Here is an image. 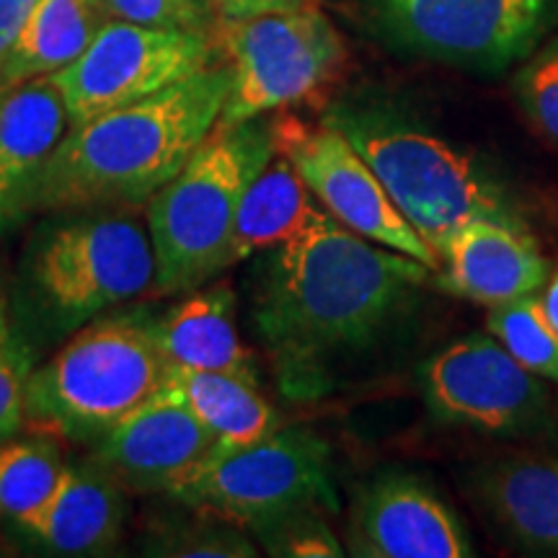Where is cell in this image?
Masks as SVG:
<instances>
[{
  "instance_id": "obj_1",
  "label": "cell",
  "mask_w": 558,
  "mask_h": 558,
  "mask_svg": "<svg viewBox=\"0 0 558 558\" xmlns=\"http://www.w3.org/2000/svg\"><path fill=\"white\" fill-rule=\"evenodd\" d=\"M254 259L251 324L279 390L295 401L329 393L341 362L393 333L432 277L427 264L362 239L329 213Z\"/></svg>"
},
{
  "instance_id": "obj_2",
  "label": "cell",
  "mask_w": 558,
  "mask_h": 558,
  "mask_svg": "<svg viewBox=\"0 0 558 558\" xmlns=\"http://www.w3.org/2000/svg\"><path fill=\"white\" fill-rule=\"evenodd\" d=\"M230 68L209 65L130 107L70 128L45 166L32 213L143 207L220 120Z\"/></svg>"
},
{
  "instance_id": "obj_3",
  "label": "cell",
  "mask_w": 558,
  "mask_h": 558,
  "mask_svg": "<svg viewBox=\"0 0 558 558\" xmlns=\"http://www.w3.org/2000/svg\"><path fill=\"white\" fill-rule=\"evenodd\" d=\"M320 122L365 158L403 220L435 254L469 220L527 228L518 192L492 163L437 135L399 104L352 96L331 104Z\"/></svg>"
},
{
  "instance_id": "obj_4",
  "label": "cell",
  "mask_w": 558,
  "mask_h": 558,
  "mask_svg": "<svg viewBox=\"0 0 558 558\" xmlns=\"http://www.w3.org/2000/svg\"><path fill=\"white\" fill-rule=\"evenodd\" d=\"M275 153V122L267 117L215 124L184 169L153 194V295L192 292L230 267V233L241 197Z\"/></svg>"
},
{
  "instance_id": "obj_5",
  "label": "cell",
  "mask_w": 558,
  "mask_h": 558,
  "mask_svg": "<svg viewBox=\"0 0 558 558\" xmlns=\"http://www.w3.org/2000/svg\"><path fill=\"white\" fill-rule=\"evenodd\" d=\"M169 378L148 311L99 316L26 380L34 432L96 442Z\"/></svg>"
},
{
  "instance_id": "obj_6",
  "label": "cell",
  "mask_w": 558,
  "mask_h": 558,
  "mask_svg": "<svg viewBox=\"0 0 558 558\" xmlns=\"http://www.w3.org/2000/svg\"><path fill=\"white\" fill-rule=\"evenodd\" d=\"M78 213L37 230L24 262L26 300L58 333L145 295L156 279L150 233L132 207Z\"/></svg>"
},
{
  "instance_id": "obj_7",
  "label": "cell",
  "mask_w": 558,
  "mask_h": 558,
  "mask_svg": "<svg viewBox=\"0 0 558 558\" xmlns=\"http://www.w3.org/2000/svg\"><path fill=\"white\" fill-rule=\"evenodd\" d=\"M171 497L248 530L295 509H339L329 442L303 427L218 450Z\"/></svg>"
},
{
  "instance_id": "obj_8",
  "label": "cell",
  "mask_w": 558,
  "mask_h": 558,
  "mask_svg": "<svg viewBox=\"0 0 558 558\" xmlns=\"http://www.w3.org/2000/svg\"><path fill=\"white\" fill-rule=\"evenodd\" d=\"M396 50L499 73L525 60L558 19V0H362Z\"/></svg>"
},
{
  "instance_id": "obj_9",
  "label": "cell",
  "mask_w": 558,
  "mask_h": 558,
  "mask_svg": "<svg viewBox=\"0 0 558 558\" xmlns=\"http://www.w3.org/2000/svg\"><path fill=\"white\" fill-rule=\"evenodd\" d=\"M222 45L230 88L218 124H241L308 99L347 60L344 39L318 9L222 21Z\"/></svg>"
},
{
  "instance_id": "obj_10",
  "label": "cell",
  "mask_w": 558,
  "mask_h": 558,
  "mask_svg": "<svg viewBox=\"0 0 558 558\" xmlns=\"http://www.w3.org/2000/svg\"><path fill=\"white\" fill-rule=\"evenodd\" d=\"M215 65L207 34L107 21L81 58L52 73L70 128L130 107Z\"/></svg>"
},
{
  "instance_id": "obj_11",
  "label": "cell",
  "mask_w": 558,
  "mask_h": 558,
  "mask_svg": "<svg viewBox=\"0 0 558 558\" xmlns=\"http://www.w3.org/2000/svg\"><path fill=\"white\" fill-rule=\"evenodd\" d=\"M418 393L435 422L499 437L550 427L548 390L486 333H471L418 367Z\"/></svg>"
},
{
  "instance_id": "obj_12",
  "label": "cell",
  "mask_w": 558,
  "mask_h": 558,
  "mask_svg": "<svg viewBox=\"0 0 558 558\" xmlns=\"http://www.w3.org/2000/svg\"><path fill=\"white\" fill-rule=\"evenodd\" d=\"M275 145L279 156L295 166L313 197L341 226L427 264L432 271L439 267L435 251L403 220L380 179L341 132L326 122L305 124L295 117H279L275 120Z\"/></svg>"
},
{
  "instance_id": "obj_13",
  "label": "cell",
  "mask_w": 558,
  "mask_h": 558,
  "mask_svg": "<svg viewBox=\"0 0 558 558\" xmlns=\"http://www.w3.org/2000/svg\"><path fill=\"white\" fill-rule=\"evenodd\" d=\"M218 439L169 383L94 442L96 463L132 494H171L215 452Z\"/></svg>"
},
{
  "instance_id": "obj_14",
  "label": "cell",
  "mask_w": 558,
  "mask_h": 558,
  "mask_svg": "<svg viewBox=\"0 0 558 558\" xmlns=\"http://www.w3.org/2000/svg\"><path fill=\"white\" fill-rule=\"evenodd\" d=\"M354 556L469 558L476 554L463 522L418 476L388 471L360 494L352 522Z\"/></svg>"
},
{
  "instance_id": "obj_15",
  "label": "cell",
  "mask_w": 558,
  "mask_h": 558,
  "mask_svg": "<svg viewBox=\"0 0 558 558\" xmlns=\"http://www.w3.org/2000/svg\"><path fill=\"white\" fill-rule=\"evenodd\" d=\"M439 282L473 303L492 305L533 295L548 279V262L530 228L469 220L439 248Z\"/></svg>"
},
{
  "instance_id": "obj_16",
  "label": "cell",
  "mask_w": 558,
  "mask_h": 558,
  "mask_svg": "<svg viewBox=\"0 0 558 558\" xmlns=\"http://www.w3.org/2000/svg\"><path fill=\"white\" fill-rule=\"evenodd\" d=\"M124 520L128 488L88 458L65 465L52 497L13 527L47 554L101 556L117 546Z\"/></svg>"
},
{
  "instance_id": "obj_17",
  "label": "cell",
  "mask_w": 558,
  "mask_h": 558,
  "mask_svg": "<svg viewBox=\"0 0 558 558\" xmlns=\"http://www.w3.org/2000/svg\"><path fill=\"white\" fill-rule=\"evenodd\" d=\"M68 130L50 75L0 90V233L32 215L37 181Z\"/></svg>"
},
{
  "instance_id": "obj_18",
  "label": "cell",
  "mask_w": 558,
  "mask_h": 558,
  "mask_svg": "<svg viewBox=\"0 0 558 558\" xmlns=\"http://www.w3.org/2000/svg\"><path fill=\"white\" fill-rule=\"evenodd\" d=\"M153 326L169 367L228 373L259 383L254 354L241 341L235 295L228 284H202L181 303L153 318Z\"/></svg>"
},
{
  "instance_id": "obj_19",
  "label": "cell",
  "mask_w": 558,
  "mask_h": 558,
  "mask_svg": "<svg viewBox=\"0 0 558 558\" xmlns=\"http://www.w3.org/2000/svg\"><path fill=\"white\" fill-rule=\"evenodd\" d=\"M481 505L518 546L558 556V458L514 456L476 478Z\"/></svg>"
},
{
  "instance_id": "obj_20",
  "label": "cell",
  "mask_w": 558,
  "mask_h": 558,
  "mask_svg": "<svg viewBox=\"0 0 558 558\" xmlns=\"http://www.w3.org/2000/svg\"><path fill=\"white\" fill-rule=\"evenodd\" d=\"M324 213V205L313 197L295 166L275 153L241 197L230 233V267L254 259L262 251L282 246Z\"/></svg>"
},
{
  "instance_id": "obj_21",
  "label": "cell",
  "mask_w": 558,
  "mask_h": 558,
  "mask_svg": "<svg viewBox=\"0 0 558 558\" xmlns=\"http://www.w3.org/2000/svg\"><path fill=\"white\" fill-rule=\"evenodd\" d=\"M107 21L96 0H37L24 29L0 58V90L68 68Z\"/></svg>"
},
{
  "instance_id": "obj_22",
  "label": "cell",
  "mask_w": 558,
  "mask_h": 558,
  "mask_svg": "<svg viewBox=\"0 0 558 558\" xmlns=\"http://www.w3.org/2000/svg\"><path fill=\"white\" fill-rule=\"evenodd\" d=\"M166 383L218 439L220 450L243 448L282 427L277 409L264 399L259 383L228 373L169 367Z\"/></svg>"
},
{
  "instance_id": "obj_23",
  "label": "cell",
  "mask_w": 558,
  "mask_h": 558,
  "mask_svg": "<svg viewBox=\"0 0 558 558\" xmlns=\"http://www.w3.org/2000/svg\"><path fill=\"white\" fill-rule=\"evenodd\" d=\"M65 471L60 437L34 432L0 442V514L11 522L29 518L52 497Z\"/></svg>"
},
{
  "instance_id": "obj_24",
  "label": "cell",
  "mask_w": 558,
  "mask_h": 558,
  "mask_svg": "<svg viewBox=\"0 0 558 558\" xmlns=\"http://www.w3.org/2000/svg\"><path fill=\"white\" fill-rule=\"evenodd\" d=\"M486 326L522 367L538 378L558 380V333L548 324L541 300L525 295L492 305Z\"/></svg>"
},
{
  "instance_id": "obj_25",
  "label": "cell",
  "mask_w": 558,
  "mask_h": 558,
  "mask_svg": "<svg viewBox=\"0 0 558 558\" xmlns=\"http://www.w3.org/2000/svg\"><path fill=\"white\" fill-rule=\"evenodd\" d=\"M145 548L150 556H256L254 546L233 522L199 512L194 522L160 525Z\"/></svg>"
},
{
  "instance_id": "obj_26",
  "label": "cell",
  "mask_w": 558,
  "mask_h": 558,
  "mask_svg": "<svg viewBox=\"0 0 558 558\" xmlns=\"http://www.w3.org/2000/svg\"><path fill=\"white\" fill-rule=\"evenodd\" d=\"M324 509H295L284 512L275 520L262 522L251 527V533L259 538L269 556L284 558H326V556H344L341 543L333 535L329 522L324 518Z\"/></svg>"
},
{
  "instance_id": "obj_27",
  "label": "cell",
  "mask_w": 558,
  "mask_h": 558,
  "mask_svg": "<svg viewBox=\"0 0 558 558\" xmlns=\"http://www.w3.org/2000/svg\"><path fill=\"white\" fill-rule=\"evenodd\" d=\"M512 90L533 128L558 148V37L527 54L514 75Z\"/></svg>"
},
{
  "instance_id": "obj_28",
  "label": "cell",
  "mask_w": 558,
  "mask_h": 558,
  "mask_svg": "<svg viewBox=\"0 0 558 558\" xmlns=\"http://www.w3.org/2000/svg\"><path fill=\"white\" fill-rule=\"evenodd\" d=\"M104 16L153 29L213 34L220 13L213 0H96Z\"/></svg>"
},
{
  "instance_id": "obj_29",
  "label": "cell",
  "mask_w": 558,
  "mask_h": 558,
  "mask_svg": "<svg viewBox=\"0 0 558 558\" xmlns=\"http://www.w3.org/2000/svg\"><path fill=\"white\" fill-rule=\"evenodd\" d=\"M32 354L0 303V442L16 435L26 416V380Z\"/></svg>"
},
{
  "instance_id": "obj_30",
  "label": "cell",
  "mask_w": 558,
  "mask_h": 558,
  "mask_svg": "<svg viewBox=\"0 0 558 558\" xmlns=\"http://www.w3.org/2000/svg\"><path fill=\"white\" fill-rule=\"evenodd\" d=\"M222 21H241L262 13L316 9L318 0H213Z\"/></svg>"
},
{
  "instance_id": "obj_31",
  "label": "cell",
  "mask_w": 558,
  "mask_h": 558,
  "mask_svg": "<svg viewBox=\"0 0 558 558\" xmlns=\"http://www.w3.org/2000/svg\"><path fill=\"white\" fill-rule=\"evenodd\" d=\"M34 5H37V0H0V58L19 37V32L24 29Z\"/></svg>"
},
{
  "instance_id": "obj_32",
  "label": "cell",
  "mask_w": 558,
  "mask_h": 558,
  "mask_svg": "<svg viewBox=\"0 0 558 558\" xmlns=\"http://www.w3.org/2000/svg\"><path fill=\"white\" fill-rule=\"evenodd\" d=\"M541 303H543V311H546L548 324L554 326V331L558 333V275L550 279L546 295H543Z\"/></svg>"
}]
</instances>
